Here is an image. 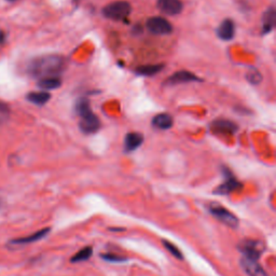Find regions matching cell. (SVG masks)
I'll return each mask as SVG.
<instances>
[{
  "mask_svg": "<svg viewBox=\"0 0 276 276\" xmlns=\"http://www.w3.org/2000/svg\"><path fill=\"white\" fill-rule=\"evenodd\" d=\"M66 68V62L57 55H48L32 59L28 65V73L35 78L45 79L58 77Z\"/></svg>",
  "mask_w": 276,
  "mask_h": 276,
  "instance_id": "cell-1",
  "label": "cell"
},
{
  "mask_svg": "<svg viewBox=\"0 0 276 276\" xmlns=\"http://www.w3.org/2000/svg\"><path fill=\"white\" fill-rule=\"evenodd\" d=\"M76 112L80 117V130L85 134L95 133L101 128V121L95 113H93L90 101L85 97L79 98L76 103Z\"/></svg>",
  "mask_w": 276,
  "mask_h": 276,
  "instance_id": "cell-2",
  "label": "cell"
},
{
  "mask_svg": "<svg viewBox=\"0 0 276 276\" xmlns=\"http://www.w3.org/2000/svg\"><path fill=\"white\" fill-rule=\"evenodd\" d=\"M132 12V5L128 1H114L103 9L105 18L113 21H123Z\"/></svg>",
  "mask_w": 276,
  "mask_h": 276,
  "instance_id": "cell-3",
  "label": "cell"
},
{
  "mask_svg": "<svg viewBox=\"0 0 276 276\" xmlns=\"http://www.w3.org/2000/svg\"><path fill=\"white\" fill-rule=\"evenodd\" d=\"M208 211L215 218H217L219 221H221L225 225H228V227L232 229H235L239 227V223H240L239 218H237L233 213H231L229 209H227L222 205H220V204L218 203L209 204Z\"/></svg>",
  "mask_w": 276,
  "mask_h": 276,
  "instance_id": "cell-4",
  "label": "cell"
},
{
  "mask_svg": "<svg viewBox=\"0 0 276 276\" xmlns=\"http://www.w3.org/2000/svg\"><path fill=\"white\" fill-rule=\"evenodd\" d=\"M239 249L242 252V257L259 260V258L261 257V255L264 252V249H266V246H264L261 241L245 240L240 243Z\"/></svg>",
  "mask_w": 276,
  "mask_h": 276,
  "instance_id": "cell-5",
  "label": "cell"
},
{
  "mask_svg": "<svg viewBox=\"0 0 276 276\" xmlns=\"http://www.w3.org/2000/svg\"><path fill=\"white\" fill-rule=\"evenodd\" d=\"M147 29L154 35H168L173 31V26L162 16H153L146 22Z\"/></svg>",
  "mask_w": 276,
  "mask_h": 276,
  "instance_id": "cell-6",
  "label": "cell"
},
{
  "mask_svg": "<svg viewBox=\"0 0 276 276\" xmlns=\"http://www.w3.org/2000/svg\"><path fill=\"white\" fill-rule=\"evenodd\" d=\"M223 176H224L223 183L220 185L217 189H215V194L227 195L233 191L241 189L242 184L234 177V175L232 174L227 167L223 168Z\"/></svg>",
  "mask_w": 276,
  "mask_h": 276,
  "instance_id": "cell-7",
  "label": "cell"
},
{
  "mask_svg": "<svg viewBox=\"0 0 276 276\" xmlns=\"http://www.w3.org/2000/svg\"><path fill=\"white\" fill-rule=\"evenodd\" d=\"M241 267L248 276H269L266 270L259 263V260L246 257L241 258Z\"/></svg>",
  "mask_w": 276,
  "mask_h": 276,
  "instance_id": "cell-8",
  "label": "cell"
},
{
  "mask_svg": "<svg viewBox=\"0 0 276 276\" xmlns=\"http://www.w3.org/2000/svg\"><path fill=\"white\" fill-rule=\"evenodd\" d=\"M211 128L215 134H221V135H233L235 132L239 130V128H237V125L234 122L224 119L214 121Z\"/></svg>",
  "mask_w": 276,
  "mask_h": 276,
  "instance_id": "cell-9",
  "label": "cell"
},
{
  "mask_svg": "<svg viewBox=\"0 0 276 276\" xmlns=\"http://www.w3.org/2000/svg\"><path fill=\"white\" fill-rule=\"evenodd\" d=\"M157 5L166 15H177L183 11V2L180 0H158Z\"/></svg>",
  "mask_w": 276,
  "mask_h": 276,
  "instance_id": "cell-10",
  "label": "cell"
},
{
  "mask_svg": "<svg viewBox=\"0 0 276 276\" xmlns=\"http://www.w3.org/2000/svg\"><path fill=\"white\" fill-rule=\"evenodd\" d=\"M201 79L196 77L193 73L186 70H181L175 73L173 76H170L169 78L165 81L166 85H176L180 83H188V82L192 81H200Z\"/></svg>",
  "mask_w": 276,
  "mask_h": 276,
  "instance_id": "cell-11",
  "label": "cell"
},
{
  "mask_svg": "<svg viewBox=\"0 0 276 276\" xmlns=\"http://www.w3.org/2000/svg\"><path fill=\"white\" fill-rule=\"evenodd\" d=\"M217 35L222 40H231L233 39V37L235 35V25L234 22L232 20H224L222 21V23L220 24L217 29Z\"/></svg>",
  "mask_w": 276,
  "mask_h": 276,
  "instance_id": "cell-12",
  "label": "cell"
},
{
  "mask_svg": "<svg viewBox=\"0 0 276 276\" xmlns=\"http://www.w3.org/2000/svg\"><path fill=\"white\" fill-rule=\"evenodd\" d=\"M142 142H143V136L140 133L132 132V133H129L125 137L124 150L126 152L134 151L137 148H139L141 146Z\"/></svg>",
  "mask_w": 276,
  "mask_h": 276,
  "instance_id": "cell-13",
  "label": "cell"
},
{
  "mask_svg": "<svg viewBox=\"0 0 276 276\" xmlns=\"http://www.w3.org/2000/svg\"><path fill=\"white\" fill-rule=\"evenodd\" d=\"M173 117L168 113L157 114L152 120V125L159 130H168L173 126Z\"/></svg>",
  "mask_w": 276,
  "mask_h": 276,
  "instance_id": "cell-14",
  "label": "cell"
},
{
  "mask_svg": "<svg viewBox=\"0 0 276 276\" xmlns=\"http://www.w3.org/2000/svg\"><path fill=\"white\" fill-rule=\"evenodd\" d=\"M50 229H42L40 231H37L35 233H32L31 235L25 236V237H21V239H16L12 241V244H19V245H25V244H30V243H35L37 241H40L41 239H43L48 233H49Z\"/></svg>",
  "mask_w": 276,
  "mask_h": 276,
  "instance_id": "cell-15",
  "label": "cell"
},
{
  "mask_svg": "<svg viewBox=\"0 0 276 276\" xmlns=\"http://www.w3.org/2000/svg\"><path fill=\"white\" fill-rule=\"evenodd\" d=\"M274 25H275V9L274 7H271L266 11V13L263 15L262 30L264 34H268V32L271 31L274 28Z\"/></svg>",
  "mask_w": 276,
  "mask_h": 276,
  "instance_id": "cell-16",
  "label": "cell"
},
{
  "mask_svg": "<svg viewBox=\"0 0 276 276\" xmlns=\"http://www.w3.org/2000/svg\"><path fill=\"white\" fill-rule=\"evenodd\" d=\"M50 98H51V95L50 93L46 92V91H40V92H31L27 95V99L32 104L39 105V106H42V105L47 104Z\"/></svg>",
  "mask_w": 276,
  "mask_h": 276,
  "instance_id": "cell-17",
  "label": "cell"
},
{
  "mask_svg": "<svg viewBox=\"0 0 276 276\" xmlns=\"http://www.w3.org/2000/svg\"><path fill=\"white\" fill-rule=\"evenodd\" d=\"M164 68L163 64H157V65H145L141 67H138L136 69V74L139 76H146V77H151L157 75Z\"/></svg>",
  "mask_w": 276,
  "mask_h": 276,
  "instance_id": "cell-18",
  "label": "cell"
},
{
  "mask_svg": "<svg viewBox=\"0 0 276 276\" xmlns=\"http://www.w3.org/2000/svg\"><path fill=\"white\" fill-rule=\"evenodd\" d=\"M62 84V81L58 78V77H53V78H45L40 79L38 82V86L40 89L45 91H50V90H55Z\"/></svg>",
  "mask_w": 276,
  "mask_h": 276,
  "instance_id": "cell-19",
  "label": "cell"
},
{
  "mask_svg": "<svg viewBox=\"0 0 276 276\" xmlns=\"http://www.w3.org/2000/svg\"><path fill=\"white\" fill-rule=\"evenodd\" d=\"M93 255V248L91 246H87L82 248L81 250H79L76 255L73 256V258L70 259V261L73 263H78V262H83L89 260V259L92 257Z\"/></svg>",
  "mask_w": 276,
  "mask_h": 276,
  "instance_id": "cell-20",
  "label": "cell"
},
{
  "mask_svg": "<svg viewBox=\"0 0 276 276\" xmlns=\"http://www.w3.org/2000/svg\"><path fill=\"white\" fill-rule=\"evenodd\" d=\"M163 246L166 248V249L172 253V255L175 257V258H177L179 259V260H183V253H181V251L178 249L177 247H176L174 244H172V243L168 242V241H163Z\"/></svg>",
  "mask_w": 276,
  "mask_h": 276,
  "instance_id": "cell-21",
  "label": "cell"
},
{
  "mask_svg": "<svg viewBox=\"0 0 276 276\" xmlns=\"http://www.w3.org/2000/svg\"><path fill=\"white\" fill-rule=\"evenodd\" d=\"M247 80L249 81V83L251 84H259L262 80L261 74L257 70H252L250 73L247 74Z\"/></svg>",
  "mask_w": 276,
  "mask_h": 276,
  "instance_id": "cell-22",
  "label": "cell"
},
{
  "mask_svg": "<svg viewBox=\"0 0 276 276\" xmlns=\"http://www.w3.org/2000/svg\"><path fill=\"white\" fill-rule=\"evenodd\" d=\"M101 257L103 258V260H106L109 262H122L125 261L126 259L122 256L115 255V253H104V255H101Z\"/></svg>",
  "mask_w": 276,
  "mask_h": 276,
  "instance_id": "cell-23",
  "label": "cell"
},
{
  "mask_svg": "<svg viewBox=\"0 0 276 276\" xmlns=\"http://www.w3.org/2000/svg\"><path fill=\"white\" fill-rule=\"evenodd\" d=\"M10 109L7 104L0 102V123L4 122L5 120L9 118Z\"/></svg>",
  "mask_w": 276,
  "mask_h": 276,
  "instance_id": "cell-24",
  "label": "cell"
},
{
  "mask_svg": "<svg viewBox=\"0 0 276 276\" xmlns=\"http://www.w3.org/2000/svg\"><path fill=\"white\" fill-rule=\"evenodd\" d=\"M10 1H14V0H10Z\"/></svg>",
  "mask_w": 276,
  "mask_h": 276,
  "instance_id": "cell-25",
  "label": "cell"
}]
</instances>
